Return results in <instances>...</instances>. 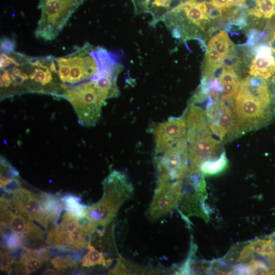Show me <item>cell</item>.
Returning a JSON list of instances; mask_svg holds the SVG:
<instances>
[{
  "label": "cell",
  "instance_id": "6da1fadb",
  "mask_svg": "<svg viewBox=\"0 0 275 275\" xmlns=\"http://www.w3.org/2000/svg\"><path fill=\"white\" fill-rule=\"evenodd\" d=\"M264 79L248 76L230 100L233 121L230 139L267 125L275 116V102Z\"/></svg>",
  "mask_w": 275,
  "mask_h": 275
},
{
  "label": "cell",
  "instance_id": "7a4b0ae2",
  "mask_svg": "<svg viewBox=\"0 0 275 275\" xmlns=\"http://www.w3.org/2000/svg\"><path fill=\"white\" fill-rule=\"evenodd\" d=\"M103 195L95 204L85 208V215L98 227L110 223L118 210L133 196L134 188L127 176L112 171L103 181Z\"/></svg>",
  "mask_w": 275,
  "mask_h": 275
},
{
  "label": "cell",
  "instance_id": "3957f363",
  "mask_svg": "<svg viewBox=\"0 0 275 275\" xmlns=\"http://www.w3.org/2000/svg\"><path fill=\"white\" fill-rule=\"evenodd\" d=\"M162 21L174 38L186 41L197 39L196 28L205 31L210 19L206 2L188 0L168 11Z\"/></svg>",
  "mask_w": 275,
  "mask_h": 275
},
{
  "label": "cell",
  "instance_id": "277c9868",
  "mask_svg": "<svg viewBox=\"0 0 275 275\" xmlns=\"http://www.w3.org/2000/svg\"><path fill=\"white\" fill-rule=\"evenodd\" d=\"M59 97L68 100L73 107L80 125H95L104 102L107 99L96 81H89L62 89Z\"/></svg>",
  "mask_w": 275,
  "mask_h": 275
},
{
  "label": "cell",
  "instance_id": "5b68a950",
  "mask_svg": "<svg viewBox=\"0 0 275 275\" xmlns=\"http://www.w3.org/2000/svg\"><path fill=\"white\" fill-rule=\"evenodd\" d=\"M86 0H41L40 18L35 36L45 41L56 39L72 14Z\"/></svg>",
  "mask_w": 275,
  "mask_h": 275
},
{
  "label": "cell",
  "instance_id": "8992f818",
  "mask_svg": "<svg viewBox=\"0 0 275 275\" xmlns=\"http://www.w3.org/2000/svg\"><path fill=\"white\" fill-rule=\"evenodd\" d=\"M207 198L206 184L201 172L188 174L183 179L182 193L178 205L181 215L188 220L196 216L209 221V211L205 200Z\"/></svg>",
  "mask_w": 275,
  "mask_h": 275
},
{
  "label": "cell",
  "instance_id": "52a82bcc",
  "mask_svg": "<svg viewBox=\"0 0 275 275\" xmlns=\"http://www.w3.org/2000/svg\"><path fill=\"white\" fill-rule=\"evenodd\" d=\"M182 180H174L158 174L157 184L147 211L150 220L165 216L178 207L182 193Z\"/></svg>",
  "mask_w": 275,
  "mask_h": 275
},
{
  "label": "cell",
  "instance_id": "ba28073f",
  "mask_svg": "<svg viewBox=\"0 0 275 275\" xmlns=\"http://www.w3.org/2000/svg\"><path fill=\"white\" fill-rule=\"evenodd\" d=\"M156 159L158 174L172 180H182L189 174V153L186 135Z\"/></svg>",
  "mask_w": 275,
  "mask_h": 275
},
{
  "label": "cell",
  "instance_id": "9c48e42d",
  "mask_svg": "<svg viewBox=\"0 0 275 275\" xmlns=\"http://www.w3.org/2000/svg\"><path fill=\"white\" fill-rule=\"evenodd\" d=\"M227 101L209 97L206 99L205 114L208 125L214 134L223 141L228 137L233 125L232 111Z\"/></svg>",
  "mask_w": 275,
  "mask_h": 275
},
{
  "label": "cell",
  "instance_id": "30bf717a",
  "mask_svg": "<svg viewBox=\"0 0 275 275\" xmlns=\"http://www.w3.org/2000/svg\"><path fill=\"white\" fill-rule=\"evenodd\" d=\"M155 153L159 155L175 145L186 135L184 116L171 118L168 121L156 124L154 127Z\"/></svg>",
  "mask_w": 275,
  "mask_h": 275
},
{
  "label": "cell",
  "instance_id": "8fae6325",
  "mask_svg": "<svg viewBox=\"0 0 275 275\" xmlns=\"http://www.w3.org/2000/svg\"><path fill=\"white\" fill-rule=\"evenodd\" d=\"M12 204L20 212L31 221H36L45 229L48 225V216L39 200L31 191L20 187L12 194Z\"/></svg>",
  "mask_w": 275,
  "mask_h": 275
},
{
  "label": "cell",
  "instance_id": "7c38bea8",
  "mask_svg": "<svg viewBox=\"0 0 275 275\" xmlns=\"http://www.w3.org/2000/svg\"><path fill=\"white\" fill-rule=\"evenodd\" d=\"M189 174L201 172L202 164L215 158L220 149V143L212 136L188 143Z\"/></svg>",
  "mask_w": 275,
  "mask_h": 275
},
{
  "label": "cell",
  "instance_id": "4fadbf2b",
  "mask_svg": "<svg viewBox=\"0 0 275 275\" xmlns=\"http://www.w3.org/2000/svg\"><path fill=\"white\" fill-rule=\"evenodd\" d=\"M184 116L188 143L212 136L205 111L201 106L191 102Z\"/></svg>",
  "mask_w": 275,
  "mask_h": 275
},
{
  "label": "cell",
  "instance_id": "5bb4252c",
  "mask_svg": "<svg viewBox=\"0 0 275 275\" xmlns=\"http://www.w3.org/2000/svg\"><path fill=\"white\" fill-rule=\"evenodd\" d=\"M1 217L7 218V227L12 233L18 235H25L27 237L42 239L43 232L40 228L31 221L25 219L18 210L11 205L2 209Z\"/></svg>",
  "mask_w": 275,
  "mask_h": 275
},
{
  "label": "cell",
  "instance_id": "9a60e30c",
  "mask_svg": "<svg viewBox=\"0 0 275 275\" xmlns=\"http://www.w3.org/2000/svg\"><path fill=\"white\" fill-rule=\"evenodd\" d=\"M255 58L252 61L249 74L254 77L266 79L275 73V59L270 47L260 44L253 50Z\"/></svg>",
  "mask_w": 275,
  "mask_h": 275
},
{
  "label": "cell",
  "instance_id": "2e32d148",
  "mask_svg": "<svg viewBox=\"0 0 275 275\" xmlns=\"http://www.w3.org/2000/svg\"><path fill=\"white\" fill-rule=\"evenodd\" d=\"M160 271L145 266L134 264L126 259L119 257L114 267L108 274H156Z\"/></svg>",
  "mask_w": 275,
  "mask_h": 275
},
{
  "label": "cell",
  "instance_id": "e0dca14e",
  "mask_svg": "<svg viewBox=\"0 0 275 275\" xmlns=\"http://www.w3.org/2000/svg\"><path fill=\"white\" fill-rule=\"evenodd\" d=\"M223 58L217 50L210 45H208L202 77L206 79L210 78L215 70L223 66Z\"/></svg>",
  "mask_w": 275,
  "mask_h": 275
},
{
  "label": "cell",
  "instance_id": "ac0fdd59",
  "mask_svg": "<svg viewBox=\"0 0 275 275\" xmlns=\"http://www.w3.org/2000/svg\"><path fill=\"white\" fill-rule=\"evenodd\" d=\"M211 265L210 262L191 259L189 253V256L176 272L179 274L207 273L210 272Z\"/></svg>",
  "mask_w": 275,
  "mask_h": 275
},
{
  "label": "cell",
  "instance_id": "d6986e66",
  "mask_svg": "<svg viewBox=\"0 0 275 275\" xmlns=\"http://www.w3.org/2000/svg\"><path fill=\"white\" fill-rule=\"evenodd\" d=\"M228 160L226 152L223 151L218 158L204 162L201 168L203 175L214 176L223 172L228 167Z\"/></svg>",
  "mask_w": 275,
  "mask_h": 275
},
{
  "label": "cell",
  "instance_id": "ffe728a7",
  "mask_svg": "<svg viewBox=\"0 0 275 275\" xmlns=\"http://www.w3.org/2000/svg\"><path fill=\"white\" fill-rule=\"evenodd\" d=\"M45 261L33 254L23 253L16 264V268L22 274H29L39 269Z\"/></svg>",
  "mask_w": 275,
  "mask_h": 275
},
{
  "label": "cell",
  "instance_id": "44dd1931",
  "mask_svg": "<svg viewBox=\"0 0 275 275\" xmlns=\"http://www.w3.org/2000/svg\"><path fill=\"white\" fill-rule=\"evenodd\" d=\"M88 251L86 253L82 260V265L90 267L96 265H102L107 267L111 263L112 260H105L103 254L96 250L90 242L87 245Z\"/></svg>",
  "mask_w": 275,
  "mask_h": 275
},
{
  "label": "cell",
  "instance_id": "7402d4cb",
  "mask_svg": "<svg viewBox=\"0 0 275 275\" xmlns=\"http://www.w3.org/2000/svg\"><path fill=\"white\" fill-rule=\"evenodd\" d=\"M173 1L153 0L148 12L152 15V20L150 22L151 25L155 26L158 22L162 20Z\"/></svg>",
  "mask_w": 275,
  "mask_h": 275
},
{
  "label": "cell",
  "instance_id": "603a6c76",
  "mask_svg": "<svg viewBox=\"0 0 275 275\" xmlns=\"http://www.w3.org/2000/svg\"><path fill=\"white\" fill-rule=\"evenodd\" d=\"M208 45L214 47L223 59L228 55L231 43L225 31H221L211 37Z\"/></svg>",
  "mask_w": 275,
  "mask_h": 275
},
{
  "label": "cell",
  "instance_id": "cb8c5ba5",
  "mask_svg": "<svg viewBox=\"0 0 275 275\" xmlns=\"http://www.w3.org/2000/svg\"><path fill=\"white\" fill-rule=\"evenodd\" d=\"M40 200L48 217L52 221L57 218L63 208V206L60 203L59 200L53 196L47 194L42 195Z\"/></svg>",
  "mask_w": 275,
  "mask_h": 275
},
{
  "label": "cell",
  "instance_id": "d4e9b609",
  "mask_svg": "<svg viewBox=\"0 0 275 275\" xmlns=\"http://www.w3.org/2000/svg\"><path fill=\"white\" fill-rule=\"evenodd\" d=\"M67 236L66 231L60 225L49 232L47 242L52 243L58 247L63 246L68 244L67 240Z\"/></svg>",
  "mask_w": 275,
  "mask_h": 275
},
{
  "label": "cell",
  "instance_id": "484cf974",
  "mask_svg": "<svg viewBox=\"0 0 275 275\" xmlns=\"http://www.w3.org/2000/svg\"><path fill=\"white\" fill-rule=\"evenodd\" d=\"M87 235L80 228L69 234L67 236V240L69 244L77 249L84 248L86 245V237Z\"/></svg>",
  "mask_w": 275,
  "mask_h": 275
},
{
  "label": "cell",
  "instance_id": "4316f807",
  "mask_svg": "<svg viewBox=\"0 0 275 275\" xmlns=\"http://www.w3.org/2000/svg\"><path fill=\"white\" fill-rule=\"evenodd\" d=\"M250 271V274H273L275 271L263 262L254 258L248 264Z\"/></svg>",
  "mask_w": 275,
  "mask_h": 275
},
{
  "label": "cell",
  "instance_id": "83f0119b",
  "mask_svg": "<svg viewBox=\"0 0 275 275\" xmlns=\"http://www.w3.org/2000/svg\"><path fill=\"white\" fill-rule=\"evenodd\" d=\"M216 78L222 85L223 88L226 85H240L241 82L233 68L232 67H224L222 73Z\"/></svg>",
  "mask_w": 275,
  "mask_h": 275
},
{
  "label": "cell",
  "instance_id": "f1b7e54d",
  "mask_svg": "<svg viewBox=\"0 0 275 275\" xmlns=\"http://www.w3.org/2000/svg\"><path fill=\"white\" fill-rule=\"evenodd\" d=\"M79 199L73 196H67L64 200V204L77 218L85 215V208L79 204Z\"/></svg>",
  "mask_w": 275,
  "mask_h": 275
},
{
  "label": "cell",
  "instance_id": "f546056e",
  "mask_svg": "<svg viewBox=\"0 0 275 275\" xmlns=\"http://www.w3.org/2000/svg\"><path fill=\"white\" fill-rule=\"evenodd\" d=\"M52 266L57 269H65L75 266L77 263L69 256H57L51 259Z\"/></svg>",
  "mask_w": 275,
  "mask_h": 275
},
{
  "label": "cell",
  "instance_id": "4dcf8cb0",
  "mask_svg": "<svg viewBox=\"0 0 275 275\" xmlns=\"http://www.w3.org/2000/svg\"><path fill=\"white\" fill-rule=\"evenodd\" d=\"M6 244L7 249L14 250L22 245L20 236L12 233L6 239Z\"/></svg>",
  "mask_w": 275,
  "mask_h": 275
},
{
  "label": "cell",
  "instance_id": "1f68e13d",
  "mask_svg": "<svg viewBox=\"0 0 275 275\" xmlns=\"http://www.w3.org/2000/svg\"><path fill=\"white\" fill-rule=\"evenodd\" d=\"M275 255V243L274 240L268 239L265 244L263 252L260 256L267 258L269 260Z\"/></svg>",
  "mask_w": 275,
  "mask_h": 275
},
{
  "label": "cell",
  "instance_id": "d6a6232c",
  "mask_svg": "<svg viewBox=\"0 0 275 275\" xmlns=\"http://www.w3.org/2000/svg\"><path fill=\"white\" fill-rule=\"evenodd\" d=\"M14 262L10 255L6 251H1V269L5 271H10V267Z\"/></svg>",
  "mask_w": 275,
  "mask_h": 275
},
{
  "label": "cell",
  "instance_id": "836d02e7",
  "mask_svg": "<svg viewBox=\"0 0 275 275\" xmlns=\"http://www.w3.org/2000/svg\"><path fill=\"white\" fill-rule=\"evenodd\" d=\"M134 6L135 12L139 14L143 12H148L149 5L151 0H131Z\"/></svg>",
  "mask_w": 275,
  "mask_h": 275
},
{
  "label": "cell",
  "instance_id": "e575fe53",
  "mask_svg": "<svg viewBox=\"0 0 275 275\" xmlns=\"http://www.w3.org/2000/svg\"><path fill=\"white\" fill-rule=\"evenodd\" d=\"M228 274H250L248 265L239 264L233 266L227 273Z\"/></svg>",
  "mask_w": 275,
  "mask_h": 275
},
{
  "label": "cell",
  "instance_id": "d590c367",
  "mask_svg": "<svg viewBox=\"0 0 275 275\" xmlns=\"http://www.w3.org/2000/svg\"><path fill=\"white\" fill-rule=\"evenodd\" d=\"M207 5V15L210 19H216L220 18L223 16V11L211 6Z\"/></svg>",
  "mask_w": 275,
  "mask_h": 275
},
{
  "label": "cell",
  "instance_id": "8d00e7d4",
  "mask_svg": "<svg viewBox=\"0 0 275 275\" xmlns=\"http://www.w3.org/2000/svg\"><path fill=\"white\" fill-rule=\"evenodd\" d=\"M56 271L52 269H47L44 272V274H56Z\"/></svg>",
  "mask_w": 275,
  "mask_h": 275
},
{
  "label": "cell",
  "instance_id": "74e56055",
  "mask_svg": "<svg viewBox=\"0 0 275 275\" xmlns=\"http://www.w3.org/2000/svg\"><path fill=\"white\" fill-rule=\"evenodd\" d=\"M273 39H274L275 40V31L273 33V37H272V38Z\"/></svg>",
  "mask_w": 275,
  "mask_h": 275
}]
</instances>
